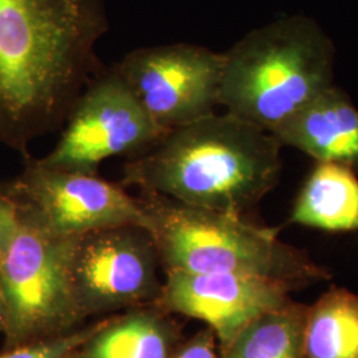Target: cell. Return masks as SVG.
<instances>
[{
  "label": "cell",
  "mask_w": 358,
  "mask_h": 358,
  "mask_svg": "<svg viewBox=\"0 0 358 358\" xmlns=\"http://www.w3.org/2000/svg\"><path fill=\"white\" fill-rule=\"evenodd\" d=\"M105 0H0V142L28 157L96 71Z\"/></svg>",
  "instance_id": "6da1fadb"
},
{
  "label": "cell",
  "mask_w": 358,
  "mask_h": 358,
  "mask_svg": "<svg viewBox=\"0 0 358 358\" xmlns=\"http://www.w3.org/2000/svg\"><path fill=\"white\" fill-rule=\"evenodd\" d=\"M280 149L267 131L227 112L213 113L167 131L150 150L133 157L122 185L242 215L278 183Z\"/></svg>",
  "instance_id": "7a4b0ae2"
},
{
  "label": "cell",
  "mask_w": 358,
  "mask_h": 358,
  "mask_svg": "<svg viewBox=\"0 0 358 358\" xmlns=\"http://www.w3.org/2000/svg\"><path fill=\"white\" fill-rule=\"evenodd\" d=\"M334 45L306 15L276 19L223 53L219 105L273 134L333 83Z\"/></svg>",
  "instance_id": "3957f363"
},
{
  "label": "cell",
  "mask_w": 358,
  "mask_h": 358,
  "mask_svg": "<svg viewBox=\"0 0 358 358\" xmlns=\"http://www.w3.org/2000/svg\"><path fill=\"white\" fill-rule=\"evenodd\" d=\"M166 272L236 273L272 279L296 288L329 279V272L276 231L242 215L185 205L158 194L138 196Z\"/></svg>",
  "instance_id": "277c9868"
},
{
  "label": "cell",
  "mask_w": 358,
  "mask_h": 358,
  "mask_svg": "<svg viewBox=\"0 0 358 358\" xmlns=\"http://www.w3.org/2000/svg\"><path fill=\"white\" fill-rule=\"evenodd\" d=\"M16 217L13 242L0 254L7 309L3 349L75 332L85 320L69 273L77 236L56 238Z\"/></svg>",
  "instance_id": "5b68a950"
},
{
  "label": "cell",
  "mask_w": 358,
  "mask_h": 358,
  "mask_svg": "<svg viewBox=\"0 0 358 358\" xmlns=\"http://www.w3.org/2000/svg\"><path fill=\"white\" fill-rule=\"evenodd\" d=\"M4 186L16 214L56 238L121 226L150 232L140 198L97 174L57 170L27 157L23 173Z\"/></svg>",
  "instance_id": "8992f818"
},
{
  "label": "cell",
  "mask_w": 358,
  "mask_h": 358,
  "mask_svg": "<svg viewBox=\"0 0 358 358\" xmlns=\"http://www.w3.org/2000/svg\"><path fill=\"white\" fill-rule=\"evenodd\" d=\"M66 121L55 149L38 158L41 165L97 174L108 158L146 153L167 134L145 112L113 66L90 80Z\"/></svg>",
  "instance_id": "52a82bcc"
},
{
  "label": "cell",
  "mask_w": 358,
  "mask_h": 358,
  "mask_svg": "<svg viewBox=\"0 0 358 358\" xmlns=\"http://www.w3.org/2000/svg\"><path fill=\"white\" fill-rule=\"evenodd\" d=\"M152 234L137 226L92 231L77 236L69 273L77 307L90 317L155 303L162 282Z\"/></svg>",
  "instance_id": "ba28073f"
},
{
  "label": "cell",
  "mask_w": 358,
  "mask_h": 358,
  "mask_svg": "<svg viewBox=\"0 0 358 358\" xmlns=\"http://www.w3.org/2000/svg\"><path fill=\"white\" fill-rule=\"evenodd\" d=\"M223 53L177 43L129 52L113 68L154 122L170 131L215 113Z\"/></svg>",
  "instance_id": "9c48e42d"
},
{
  "label": "cell",
  "mask_w": 358,
  "mask_h": 358,
  "mask_svg": "<svg viewBox=\"0 0 358 358\" xmlns=\"http://www.w3.org/2000/svg\"><path fill=\"white\" fill-rule=\"evenodd\" d=\"M292 289L259 276L169 271L155 304L171 315L206 322L222 350L259 316L291 303Z\"/></svg>",
  "instance_id": "30bf717a"
},
{
  "label": "cell",
  "mask_w": 358,
  "mask_h": 358,
  "mask_svg": "<svg viewBox=\"0 0 358 358\" xmlns=\"http://www.w3.org/2000/svg\"><path fill=\"white\" fill-rule=\"evenodd\" d=\"M316 164H334L358 173V109L336 84L272 134Z\"/></svg>",
  "instance_id": "8fae6325"
},
{
  "label": "cell",
  "mask_w": 358,
  "mask_h": 358,
  "mask_svg": "<svg viewBox=\"0 0 358 358\" xmlns=\"http://www.w3.org/2000/svg\"><path fill=\"white\" fill-rule=\"evenodd\" d=\"M180 343L177 321L152 303L103 320L71 358H171Z\"/></svg>",
  "instance_id": "7c38bea8"
},
{
  "label": "cell",
  "mask_w": 358,
  "mask_h": 358,
  "mask_svg": "<svg viewBox=\"0 0 358 358\" xmlns=\"http://www.w3.org/2000/svg\"><path fill=\"white\" fill-rule=\"evenodd\" d=\"M291 222L324 231L358 230L357 173L316 164L296 198Z\"/></svg>",
  "instance_id": "4fadbf2b"
},
{
  "label": "cell",
  "mask_w": 358,
  "mask_h": 358,
  "mask_svg": "<svg viewBox=\"0 0 358 358\" xmlns=\"http://www.w3.org/2000/svg\"><path fill=\"white\" fill-rule=\"evenodd\" d=\"M304 358H358V294L332 288L307 307Z\"/></svg>",
  "instance_id": "5bb4252c"
},
{
  "label": "cell",
  "mask_w": 358,
  "mask_h": 358,
  "mask_svg": "<svg viewBox=\"0 0 358 358\" xmlns=\"http://www.w3.org/2000/svg\"><path fill=\"white\" fill-rule=\"evenodd\" d=\"M307 307L291 301L250 322L220 358H304Z\"/></svg>",
  "instance_id": "9a60e30c"
},
{
  "label": "cell",
  "mask_w": 358,
  "mask_h": 358,
  "mask_svg": "<svg viewBox=\"0 0 358 358\" xmlns=\"http://www.w3.org/2000/svg\"><path fill=\"white\" fill-rule=\"evenodd\" d=\"M101 324L103 320L68 334L3 349L0 352V358H71L80 346L90 340V336L101 327Z\"/></svg>",
  "instance_id": "2e32d148"
},
{
  "label": "cell",
  "mask_w": 358,
  "mask_h": 358,
  "mask_svg": "<svg viewBox=\"0 0 358 358\" xmlns=\"http://www.w3.org/2000/svg\"><path fill=\"white\" fill-rule=\"evenodd\" d=\"M171 358H220L217 337L210 328L202 329L182 341Z\"/></svg>",
  "instance_id": "e0dca14e"
},
{
  "label": "cell",
  "mask_w": 358,
  "mask_h": 358,
  "mask_svg": "<svg viewBox=\"0 0 358 358\" xmlns=\"http://www.w3.org/2000/svg\"><path fill=\"white\" fill-rule=\"evenodd\" d=\"M16 229V208L6 192V186L0 183V254H3L13 242Z\"/></svg>",
  "instance_id": "ac0fdd59"
},
{
  "label": "cell",
  "mask_w": 358,
  "mask_h": 358,
  "mask_svg": "<svg viewBox=\"0 0 358 358\" xmlns=\"http://www.w3.org/2000/svg\"><path fill=\"white\" fill-rule=\"evenodd\" d=\"M6 321H7V309H6V299H4L3 285L0 279V333H4Z\"/></svg>",
  "instance_id": "d6986e66"
}]
</instances>
